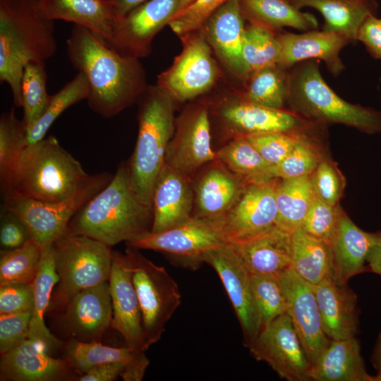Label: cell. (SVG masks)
<instances>
[{
  "label": "cell",
  "instance_id": "obj_40",
  "mask_svg": "<svg viewBox=\"0 0 381 381\" xmlns=\"http://www.w3.org/2000/svg\"><path fill=\"white\" fill-rule=\"evenodd\" d=\"M88 95L87 80L83 73L78 72L71 80L50 96L40 119L27 131V145H32L45 138L52 125L64 111L82 100H87Z\"/></svg>",
  "mask_w": 381,
  "mask_h": 381
},
{
  "label": "cell",
  "instance_id": "obj_2",
  "mask_svg": "<svg viewBox=\"0 0 381 381\" xmlns=\"http://www.w3.org/2000/svg\"><path fill=\"white\" fill-rule=\"evenodd\" d=\"M56 49L54 21L42 15L39 0H0V81L9 85L14 106L22 107L25 66L44 63Z\"/></svg>",
  "mask_w": 381,
  "mask_h": 381
},
{
  "label": "cell",
  "instance_id": "obj_37",
  "mask_svg": "<svg viewBox=\"0 0 381 381\" xmlns=\"http://www.w3.org/2000/svg\"><path fill=\"white\" fill-rule=\"evenodd\" d=\"M323 126L315 123L302 133L290 153L272 167L274 179H286L313 174L325 155L318 138Z\"/></svg>",
  "mask_w": 381,
  "mask_h": 381
},
{
  "label": "cell",
  "instance_id": "obj_9",
  "mask_svg": "<svg viewBox=\"0 0 381 381\" xmlns=\"http://www.w3.org/2000/svg\"><path fill=\"white\" fill-rule=\"evenodd\" d=\"M114 174H92L74 195L59 202H46L20 197L3 198V208L18 216L29 230L32 240L42 250L64 234L78 211L102 190Z\"/></svg>",
  "mask_w": 381,
  "mask_h": 381
},
{
  "label": "cell",
  "instance_id": "obj_22",
  "mask_svg": "<svg viewBox=\"0 0 381 381\" xmlns=\"http://www.w3.org/2000/svg\"><path fill=\"white\" fill-rule=\"evenodd\" d=\"M75 377L66 358L53 357L28 338L1 356V381H61Z\"/></svg>",
  "mask_w": 381,
  "mask_h": 381
},
{
  "label": "cell",
  "instance_id": "obj_41",
  "mask_svg": "<svg viewBox=\"0 0 381 381\" xmlns=\"http://www.w3.org/2000/svg\"><path fill=\"white\" fill-rule=\"evenodd\" d=\"M64 350L65 358L75 377L100 364L114 362L126 364L137 351L128 346L113 347L100 341L85 342L73 338L66 342Z\"/></svg>",
  "mask_w": 381,
  "mask_h": 381
},
{
  "label": "cell",
  "instance_id": "obj_49",
  "mask_svg": "<svg viewBox=\"0 0 381 381\" xmlns=\"http://www.w3.org/2000/svg\"><path fill=\"white\" fill-rule=\"evenodd\" d=\"M341 210L339 205H331L315 195L301 229L329 243Z\"/></svg>",
  "mask_w": 381,
  "mask_h": 381
},
{
  "label": "cell",
  "instance_id": "obj_5",
  "mask_svg": "<svg viewBox=\"0 0 381 381\" xmlns=\"http://www.w3.org/2000/svg\"><path fill=\"white\" fill-rule=\"evenodd\" d=\"M286 104L290 111L323 126L337 123L367 134L381 133V111L340 97L322 78L319 60L301 61L289 69Z\"/></svg>",
  "mask_w": 381,
  "mask_h": 381
},
{
  "label": "cell",
  "instance_id": "obj_29",
  "mask_svg": "<svg viewBox=\"0 0 381 381\" xmlns=\"http://www.w3.org/2000/svg\"><path fill=\"white\" fill-rule=\"evenodd\" d=\"M42 15L84 27L109 41L119 19L109 0H39Z\"/></svg>",
  "mask_w": 381,
  "mask_h": 381
},
{
  "label": "cell",
  "instance_id": "obj_42",
  "mask_svg": "<svg viewBox=\"0 0 381 381\" xmlns=\"http://www.w3.org/2000/svg\"><path fill=\"white\" fill-rule=\"evenodd\" d=\"M27 128L11 108L0 118V185L6 187L18 160L27 146Z\"/></svg>",
  "mask_w": 381,
  "mask_h": 381
},
{
  "label": "cell",
  "instance_id": "obj_26",
  "mask_svg": "<svg viewBox=\"0 0 381 381\" xmlns=\"http://www.w3.org/2000/svg\"><path fill=\"white\" fill-rule=\"evenodd\" d=\"M323 330L330 339L355 337L358 332L357 296L347 284L339 285L329 274L313 286Z\"/></svg>",
  "mask_w": 381,
  "mask_h": 381
},
{
  "label": "cell",
  "instance_id": "obj_57",
  "mask_svg": "<svg viewBox=\"0 0 381 381\" xmlns=\"http://www.w3.org/2000/svg\"><path fill=\"white\" fill-rule=\"evenodd\" d=\"M119 20L147 0H109ZM118 20V21H119Z\"/></svg>",
  "mask_w": 381,
  "mask_h": 381
},
{
  "label": "cell",
  "instance_id": "obj_51",
  "mask_svg": "<svg viewBox=\"0 0 381 381\" xmlns=\"http://www.w3.org/2000/svg\"><path fill=\"white\" fill-rule=\"evenodd\" d=\"M32 284L16 283L0 286V314L32 312Z\"/></svg>",
  "mask_w": 381,
  "mask_h": 381
},
{
  "label": "cell",
  "instance_id": "obj_17",
  "mask_svg": "<svg viewBox=\"0 0 381 381\" xmlns=\"http://www.w3.org/2000/svg\"><path fill=\"white\" fill-rule=\"evenodd\" d=\"M287 304V313L312 367L325 350L330 339L325 334L314 287L291 267L279 274Z\"/></svg>",
  "mask_w": 381,
  "mask_h": 381
},
{
  "label": "cell",
  "instance_id": "obj_31",
  "mask_svg": "<svg viewBox=\"0 0 381 381\" xmlns=\"http://www.w3.org/2000/svg\"><path fill=\"white\" fill-rule=\"evenodd\" d=\"M301 9L310 7L323 16L325 31L334 32L347 37L351 43L358 41V35L365 20L375 15V0H289Z\"/></svg>",
  "mask_w": 381,
  "mask_h": 381
},
{
  "label": "cell",
  "instance_id": "obj_50",
  "mask_svg": "<svg viewBox=\"0 0 381 381\" xmlns=\"http://www.w3.org/2000/svg\"><path fill=\"white\" fill-rule=\"evenodd\" d=\"M31 313L0 314V354L13 349L29 336Z\"/></svg>",
  "mask_w": 381,
  "mask_h": 381
},
{
  "label": "cell",
  "instance_id": "obj_14",
  "mask_svg": "<svg viewBox=\"0 0 381 381\" xmlns=\"http://www.w3.org/2000/svg\"><path fill=\"white\" fill-rule=\"evenodd\" d=\"M216 159L211 143L209 111L202 105L191 107L176 122L164 164L193 180L203 166Z\"/></svg>",
  "mask_w": 381,
  "mask_h": 381
},
{
  "label": "cell",
  "instance_id": "obj_25",
  "mask_svg": "<svg viewBox=\"0 0 381 381\" xmlns=\"http://www.w3.org/2000/svg\"><path fill=\"white\" fill-rule=\"evenodd\" d=\"M240 0H228L209 18L202 28L210 45L224 65L236 76L246 79L242 57L245 30Z\"/></svg>",
  "mask_w": 381,
  "mask_h": 381
},
{
  "label": "cell",
  "instance_id": "obj_7",
  "mask_svg": "<svg viewBox=\"0 0 381 381\" xmlns=\"http://www.w3.org/2000/svg\"><path fill=\"white\" fill-rule=\"evenodd\" d=\"M53 247L59 285L52 297V308L65 309L80 291L109 281L111 247L91 237L67 231Z\"/></svg>",
  "mask_w": 381,
  "mask_h": 381
},
{
  "label": "cell",
  "instance_id": "obj_6",
  "mask_svg": "<svg viewBox=\"0 0 381 381\" xmlns=\"http://www.w3.org/2000/svg\"><path fill=\"white\" fill-rule=\"evenodd\" d=\"M137 102L138 137L126 164L135 195L152 208L155 184L175 130L173 99L159 86L147 87Z\"/></svg>",
  "mask_w": 381,
  "mask_h": 381
},
{
  "label": "cell",
  "instance_id": "obj_27",
  "mask_svg": "<svg viewBox=\"0 0 381 381\" xmlns=\"http://www.w3.org/2000/svg\"><path fill=\"white\" fill-rule=\"evenodd\" d=\"M230 244L251 274L279 275L291 267L293 234L277 225L254 237Z\"/></svg>",
  "mask_w": 381,
  "mask_h": 381
},
{
  "label": "cell",
  "instance_id": "obj_35",
  "mask_svg": "<svg viewBox=\"0 0 381 381\" xmlns=\"http://www.w3.org/2000/svg\"><path fill=\"white\" fill-rule=\"evenodd\" d=\"M332 252L329 244L303 229L293 234L291 268L303 279L317 284L332 274Z\"/></svg>",
  "mask_w": 381,
  "mask_h": 381
},
{
  "label": "cell",
  "instance_id": "obj_54",
  "mask_svg": "<svg viewBox=\"0 0 381 381\" xmlns=\"http://www.w3.org/2000/svg\"><path fill=\"white\" fill-rule=\"evenodd\" d=\"M125 365V363L116 362L100 364L76 376L73 380L114 381L121 377Z\"/></svg>",
  "mask_w": 381,
  "mask_h": 381
},
{
  "label": "cell",
  "instance_id": "obj_34",
  "mask_svg": "<svg viewBox=\"0 0 381 381\" xmlns=\"http://www.w3.org/2000/svg\"><path fill=\"white\" fill-rule=\"evenodd\" d=\"M314 196L310 176L277 179L276 225L291 234L301 229Z\"/></svg>",
  "mask_w": 381,
  "mask_h": 381
},
{
  "label": "cell",
  "instance_id": "obj_33",
  "mask_svg": "<svg viewBox=\"0 0 381 381\" xmlns=\"http://www.w3.org/2000/svg\"><path fill=\"white\" fill-rule=\"evenodd\" d=\"M240 2L243 15L250 23L274 31L284 27L304 32L318 28L315 16L301 11L289 0H240Z\"/></svg>",
  "mask_w": 381,
  "mask_h": 381
},
{
  "label": "cell",
  "instance_id": "obj_13",
  "mask_svg": "<svg viewBox=\"0 0 381 381\" xmlns=\"http://www.w3.org/2000/svg\"><path fill=\"white\" fill-rule=\"evenodd\" d=\"M203 32L189 36L173 65L163 72L158 86L172 99L186 101L207 92L217 77V67Z\"/></svg>",
  "mask_w": 381,
  "mask_h": 381
},
{
  "label": "cell",
  "instance_id": "obj_43",
  "mask_svg": "<svg viewBox=\"0 0 381 381\" xmlns=\"http://www.w3.org/2000/svg\"><path fill=\"white\" fill-rule=\"evenodd\" d=\"M42 251L32 240L15 249H1L0 286L32 284L38 271Z\"/></svg>",
  "mask_w": 381,
  "mask_h": 381
},
{
  "label": "cell",
  "instance_id": "obj_28",
  "mask_svg": "<svg viewBox=\"0 0 381 381\" xmlns=\"http://www.w3.org/2000/svg\"><path fill=\"white\" fill-rule=\"evenodd\" d=\"M373 241V233L357 226L349 216L341 210L334 233L329 241L332 252V277L339 285L363 272Z\"/></svg>",
  "mask_w": 381,
  "mask_h": 381
},
{
  "label": "cell",
  "instance_id": "obj_39",
  "mask_svg": "<svg viewBox=\"0 0 381 381\" xmlns=\"http://www.w3.org/2000/svg\"><path fill=\"white\" fill-rule=\"evenodd\" d=\"M288 71L276 65L250 74L242 97L267 107L286 109Z\"/></svg>",
  "mask_w": 381,
  "mask_h": 381
},
{
  "label": "cell",
  "instance_id": "obj_58",
  "mask_svg": "<svg viewBox=\"0 0 381 381\" xmlns=\"http://www.w3.org/2000/svg\"><path fill=\"white\" fill-rule=\"evenodd\" d=\"M370 362L375 369L377 374L381 373V333L378 336L373 348L370 357Z\"/></svg>",
  "mask_w": 381,
  "mask_h": 381
},
{
  "label": "cell",
  "instance_id": "obj_18",
  "mask_svg": "<svg viewBox=\"0 0 381 381\" xmlns=\"http://www.w3.org/2000/svg\"><path fill=\"white\" fill-rule=\"evenodd\" d=\"M109 284L113 310L111 328L121 334L126 346L145 351L141 310L125 253L112 250Z\"/></svg>",
  "mask_w": 381,
  "mask_h": 381
},
{
  "label": "cell",
  "instance_id": "obj_4",
  "mask_svg": "<svg viewBox=\"0 0 381 381\" xmlns=\"http://www.w3.org/2000/svg\"><path fill=\"white\" fill-rule=\"evenodd\" d=\"M90 176L80 162L51 135L26 146L1 193L3 198L59 202L74 195Z\"/></svg>",
  "mask_w": 381,
  "mask_h": 381
},
{
  "label": "cell",
  "instance_id": "obj_20",
  "mask_svg": "<svg viewBox=\"0 0 381 381\" xmlns=\"http://www.w3.org/2000/svg\"><path fill=\"white\" fill-rule=\"evenodd\" d=\"M248 185L217 159L206 164L192 180V216L218 219L226 214Z\"/></svg>",
  "mask_w": 381,
  "mask_h": 381
},
{
  "label": "cell",
  "instance_id": "obj_60",
  "mask_svg": "<svg viewBox=\"0 0 381 381\" xmlns=\"http://www.w3.org/2000/svg\"><path fill=\"white\" fill-rule=\"evenodd\" d=\"M372 381H381V373L372 375Z\"/></svg>",
  "mask_w": 381,
  "mask_h": 381
},
{
  "label": "cell",
  "instance_id": "obj_16",
  "mask_svg": "<svg viewBox=\"0 0 381 381\" xmlns=\"http://www.w3.org/2000/svg\"><path fill=\"white\" fill-rule=\"evenodd\" d=\"M276 182L248 184L231 209L218 218L227 243L247 240L276 225Z\"/></svg>",
  "mask_w": 381,
  "mask_h": 381
},
{
  "label": "cell",
  "instance_id": "obj_21",
  "mask_svg": "<svg viewBox=\"0 0 381 381\" xmlns=\"http://www.w3.org/2000/svg\"><path fill=\"white\" fill-rule=\"evenodd\" d=\"M277 38L281 47L278 66L284 69L312 59L323 61L334 77L345 69L339 54L351 42L342 34L313 30L300 34L279 32Z\"/></svg>",
  "mask_w": 381,
  "mask_h": 381
},
{
  "label": "cell",
  "instance_id": "obj_32",
  "mask_svg": "<svg viewBox=\"0 0 381 381\" xmlns=\"http://www.w3.org/2000/svg\"><path fill=\"white\" fill-rule=\"evenodd\" d=\"M58 282L52 245L42 251L38 271L32 283L34 303L28 336L30 339L38 342L49 351L56 350L61 345V341L50 332L44 322V315L51 303L52 291Z\"/></svg>",
  "mask_w": 381,
  "mask_h": 381
},
{
  "label": "cell",
  "instance_id": "obj_53",
  "mask_svg": "<svg viewBox=\"0 0 381 381\" xmlns=\"http://www.w3.org/2000/svg\"><path fill=\"white\" fill-rule=\"evenodd\" d=\"M358 41L365 45L373 58L381 59V18L370 16L360 28Z\"/></svg>",
  "mask_w": 381,
  "mask_h": 381
},
{
  "label": "cell",
  "instance_id": "obj_24",
  "mask_svg": "<svg viewBox=\"0 0 381 381\" xmlns=\"http://www.w3.org/2000/svg\"><path fill=\"white\" fill-rule=\"evenodd\" d=\"M193 207L192 180L164 164L154 187L150 231H165L183 223L192 216Z\"/></svg>",
  "mask_w": 381,
  "mask_h": 381
},
{
  "label": "cell",
  "instance_id": "obj_56",
  "mask_svg": "<svg viewBox=\"0 0 381 381\" xmlns=\"http://www.w3.org/2000/svg\"><path fill=\"white\" fill-rule=\"evenodd\" d=\"M368 271L381 276V231L373 233V241L367 258Z\"/></svg>",
  "mask_w": 381,
  "mask_h": 381
},
{
  "label": "cell",
  "instance_id": "obj_55",
  "mask_svg": "<svg viewBox=\"0 0 381 381\" xmlns=\"http://www.w3.org/2000/svg\"><path fill=\"white\" fill-rule=\"evenodd\" d=\"M150 361L144 351H135L132 358L125 365L121 377L124 381H141Z\"/></svg>",
  "mask_w": 381,
  "mask_h": 381
},
{
  "label": "cell",
  "instance_id": "obj_47",
  "mask_svg": "<svg viewBox=\"0 0 381 381\" xmlns=\"http://www.w3.org/2000/svg\"><path fill=\"white\" fill-rule=\"evenodd\" d=\"M310 179L318 198L331 205H339L344 189V178L332 159L324 155Z\"/></svg>",
  "mask_w": 381,
  "mask_h": 381
},
{
  "label": "cell",
  "instance_id": "obj_30",
  "mask_svg": "<svg viewBox=\"0 0 381 381\" xmlns=\"http://www.w3.org/2000/svg\"><path fill=\"white\" fill-rule=\"evenodd\" d=\"M311 380L372 381L361 356V344L355 337L330 339L313 366Z\"/></svg>",
  "mask_w": 381,
  "mask_h": 381
},
{
  "label": "cell",
  "instance_id": "obj_8",
  "mask_svg": "<svg viewBox=\"0 0 381 381\" xmlns=\"http://www.w3.org/2000/svg\"><path fill=\"white\" fill-rule=\"evenodd\" d=\"M139 249L127 246L125 254L142 314L146 350L157 343L181 301L176 281L162 266L155 265Z\"/></svg>",
  "mask_w": 381,
  "mask_h": 381
},
{
  "label": "cell",
  "instance_id": "obj_23",
  "mask_svg": "<svg viewBox=\"0 0 381 381\" xmlns=\"http://www.w3.org/2000/svg\"><path fill=\"white\" fill-rule=\"evenodd\" d=\"M113 310L109 281L75 295L65 308V321L71 338L100 341L111 327Z\"/></svg>",
  "mask_w": 381,
  "mask_h": 381
},
{
  "label": "cell",
  "instance_id": "obj_44",
  "mask_svg": "<svg viewBox=\"0 0 381 381\" xmlns=\"http://www.w3.org/2000/svg\"><path fill=\"white\" fill-rule=\"evenodd\" d=\"M47 72L44 63L28 64L23 70L21 80L23 121L28 131L40 119L49 99L47 89Z\"/></svg>",
  "mask_w": 381,
  "mask_h": 381
},
{
  "label": "cell",
  "instance_id": "obj_45",
  "mask_svg": "<svg viewBox=\"0 0 381 381\" xmlns=\"http://www.w3.org/2000/svg\"><path fill=\"white\" fill-rule=\"evenodd\" d=\"M250 282L263 327L287 312L288 304L279 275L250 273Z\"/></svg>",
  "mask_w": 381,
  "mask_h": 381
},
{
  "label": "cell",
  "instance_id": "obj_1",
  "mask_svg": "<svg viewBox=\"0 0 381 381\" xmlns=\"http://www.w3.org/2000/svg\"><path fill=\"white\" fill-rule=\"evenodd\" d=\"M66 51L72 66L87 80L89 107L103 118L132 105L147 88L138 59L119 54L84 27L73 26Z\"/></svg>",
  "mask_w": 381,
  "mask_h": 381
},
{
  "label": "cell",
  "instance_id": "obj_59",
  "mask_svg": "<svg viewBox=\"0 0 381 381\" xmlns=\"http://www.w3.org/2000/svg\"><path fill=\"white\" fill-rule=\"evenodd\" d=\"M193 0H181L180 7H179V11H181V9H183L186 6H187Z\"/></svg>",
  "mask_w": 381,
  "mask_h": 381
},
{
  "label": "cell",
  "instance_id": "obj_10",
  "mask_svg": "<svg viewBox=\"0 0 381 381\" xmlns=\"http://www.w3.org/2000/svg\"><path fill=\"white\" fill-rule=\"evenodd\" d=\"M227 243L218 219L191 216L183 223L159 232L149 231L126 243L138 249L159 251L188 267L196 269L211 250Z\"/></svg>",
  "mask_w": 381,
  "mask_h": 381
},
{
  "label": "cell",
  "instance_id": "obj_19",
  "mask_svg": "<svg viewBox=\"0 0 381 381\" xmlns=\"http://www.w3.org/2000/svg\"><path fill=\"white\" fill-rule=\"evenodd\" d=\"M217 114L229 131L231 139L254 134L291 132L313 123L290 110L267 107L242 97L223 103Z\"/></svg>",
  "mask_w": 381,
  "mask_h": 381
},
{
  "label": "cell",
  "instance_id": "obj_3",
  "mask_svg": "<svg viewBox=\"0 0 381 381\" xmlns=\"http://www.w3.org/2000/svg\"><path fill=\"white\" fill-rule=\"evenodd\" d=\"M152 223V208L138 198L126 162H123L109 183L73 216L67 231L91 237L112 247L150 231Z\"/></svg>",
  "mask_w": 381,
  "mask_h": 381
},
{
  "label": "cell",
  "instance_id": "obj_46",
  "mask_svg": "<svg viewBox=\"0 0 381 381\" xmlns=\"http://www.w3.org/2000/svg\"><path fill=\"white\" fill-rule=\"evenodd\" d=\"M314 123L315 122L304 128L291 132L267 133L244 137L269 164L274 166L290 153L302 133Z\"/></svg>",
  "mask_w": 381,
  "mask_h": 381
},
{
  "label": "cell",
  "instance_id": "obj_36",
  "mask_svg": "<svg viewBox=\"0 0 381 381\" xmlns=\"http://www.w3.org/2000/svg\"><path fill=\"white\" fill-rule=\"evenodd\" d=\"M217 159L248 184L274 179L269 164L246 137L231 139L216 151Z\"/></svg>",
  "mask_w": 381,
  "mask_h": 381
},
{
  "label": "cell",
  "instance_id": "obj_38",
  "mask_svg": "<svg viewBox=\"0 0 381 381\" xmlns=\"http://www.w3.org/2000/svg\"><path fill=\"white\" fill-rule=\"evenodd\" d=\"M280 55V44L275 31L255 23L246 27L242 57L248 76L264 68L278 65Z\"/></svg>",
  "mask_w": 381,
  "mask_h": 381
},
{
  "label": "cell",
  "instance_id": "obj_48",
  "mask_svg": "<svg viewBox=\"0 0 381 381\" xmlns=\"http://www.w3.org/2000/svg\"><path fill=\"white\" fill-rule=\"evenodd\" d=\"M228 0H193L179 11L169 23L179 36L202 28L212 14Z\"/></svg>",
  "mask_w": 381,
  "mask_h": 381
},
{
  "label": "cell",
  "instance_id": "obj_12",
  "mask_svg": "<svg viewBox=\"0 0 381 381\" xmlns=\"http://www.w3.org/2000/svg\"><path fill=\"white\" fill-rule=\"evenodd\" d=\"M202 260L219 275L238 320L244 345L248 348L263 328L250 272L229 243L205 253Z\"/></svg>",
  "mask_w": 381,
  "mask_h": 381
},
{
  "label": "cell",
  "instance_id": "obj_15",
  "mask_svg": "<svg viewBox=\"0 0 381 381\" xmlns=\"http://www.w3.org/2000/svg\"><path fill=\"white\" fill-rule=\"evenodd\" d=\"M181 0H147L116 24L111 38L104 42L119 54L136 59L148 55L155 35L178 13Z\"/></svg>",
  "mask_w": 381,
  "mask_h": 381
},
{
  "label": "cell",
  "instance_id": "obj_11",
  "mask_svg": "<svg viewBox=\"0 0 381 381\" xmlns=\"http://www.w3.org/2000/svg\"><path fill=\"white\" fill-rule=\"evenodd\" d=\"M248 349L255 359L266 362L281 379L311 380L312 365L287 312L264 327Z\"/></svg>",
  "mask_w": 381,
  "mask_h": 381
},
{
  "label": "cell",
  "instance_id": "obj_52",
  "mask_svg": "<svg viewBox=\"0 0 381 381\" xmlns=\"http://www.w3.org/2000/svg\"><path fill=\"white\" fill-rule=\"evenodd\" d=\"M32 240L29 230L14 213L2 208L0 222L1 250L19 248Z\"/></svg>",
  "mask_w": 381,
  "mask_h": 381
}]
</instances>
